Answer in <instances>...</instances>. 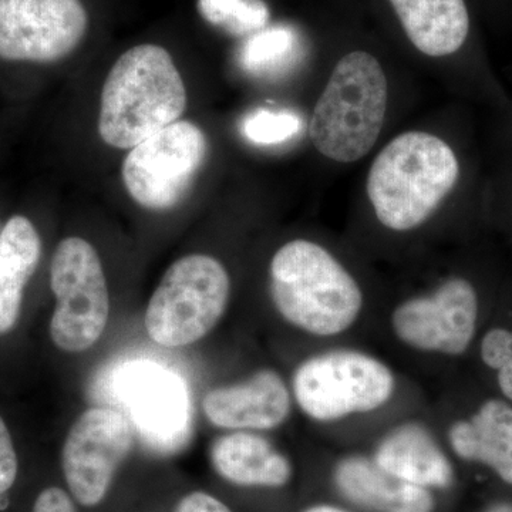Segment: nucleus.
Masks as SVG:
<instances>
[{"mask_svg": "<svg viewBox=\"0 0 512 512\" xmlns=\"http://www.w3.org/2000/svg\"><path fill=\"white\" fill-rule=\"evenodd\" d=\"M460 173V161L447 141L427 131H406L370 165L367 200L384 228L413 231L450 197Z\"/></svg>", "mask_w": 512, "mask_h": 512, "instance_id": "1", "label": "nucleus"}, {"mask_svg": "<svg viewBox=\"0 0 512 512\" xmlns=\"http://www.w3.org/2000/svg\"><path fill=\"white\" fill-rule=\"evenodd\" d=\"M187 90L173 57L157 45L131 47L111 67L101 92L99 134L126 150L180 120Z\"/></svg>", "mask_w": 512, "mask_h": 512, "instance_id": "2", "label": "nucleus"}, {"mask_svg": "<svg viewBox=\"0 0 512 512\" xmlns=\"http://www.w3.org/2000/svg\"><path fill=\"white\" fill-rule=\"evenodd\" d=\"M269 291L285 320L316 336L345 332L363 306L362 289L348 269L308 239L278 249L269 265Z\"/></svg>", "mask_w": 512, "mask_h": 512, "instance_id": "3", "label": "nucleus"}, {"mask_svg": "<svg viewBox=\"0 0 512 512\" xmlns=\"http://www.w3.org/2000/svg\"><path fill=\"white\" fill-rule=\"evenodd\" d=\"M387 106L389 83L382 63L365 50L340 57L313 107V147L335 163L362 160L382 134Z\"/></svg>", "mask_w": 512, "mask_h": 512, "instance_id": "4", "label": "nucleus"}, {"mask_svg": "<svg viewBox=\"0 0 512 512\" xmlns=\"http://www.w3.org/2000/svg\"><path fill=\"white\" fill-rule=\"evenodd\" d=\"M229 292L231 281L218 259L201 254L178 259L148 302V336L164 348L198 342L220 322Z\"/></svg>", "mask_w": 512, "mask_h": 512, "instance_id": "5", "label": "nucleus"}, {"mask_svg": "<svg viewBox=\"0 0 512 512\" xmlns=\"http://www.w3.org/2000/svg\"><path fill=\"white\" fill-rule=\"evenodd\" d=\"M56 308L50 320L53 343L69 353L96 345L110 316V296L96 249L83 238L63 239L50 266Z\"/></svg>", "mask_w": 512, "mask_h": 512, "instance_id": "6", "label": "nucleus"}, {"mask_svg": "<svg viewBox=\"0 0 512 512\" xmlns=\"http://www.w3.org/2000/svg\"><path fill=\"white\" fill-rule=\"evenodd\" d=\"M393 390L389 367L355 350L313 356L293 375L296 403L306 416L318 421L372 412L389 402Z\"/></svg>", "mask_w": 512, "mask_h": 512, "instance_id": "7", "label": "nucleus"}, {"mask_svg": "<svg viewBox=\"0 0 512 512\" xmlns=\"http://www.w3.org/2000/svg\"><path fill=\"white\" fill-rule=\"evenodd\" d=\"M207 153L204 131L191 121H175L131 148L121 170L123 183L141 207L171 210L190 192Z\"/></svg>", "mask_w": 512, "mask_h": 512, "instance_id": "8", "label": "nucleus"}, {"mask_svg": "<svg viewBox=\"0 0 512 512\" xmlns=\"http://www.w3.org/2000/svg\"><path fill=\"white\" fill-rule=\"evenodd\" d=\"M133 446L134 429L123 413L107 407L86 410L62 451L64 478L76 501L84 507L101 503Z\"/></svg>", "mask_w": 512, "mask_h": 512, "instance_id": "9", "label": "nucleus"}, {"mask_svg": "<svg viewBox=\"0 0 512 512\" xmlns=\"http://www.w3.org/2000/svg\"><path fill=\"white\" fill-rule=\"evenodd\" d=\"M87 25L80 0H0V59L57 62L82 43Z\"/></svg>", "mask_w": 512, "mask_h": 512, "instance_id": "10", "label": "nucleus"}, {"mask_svg": "<svg viewBox=\"0 0 512 512\" xmlns=\"http://www.w3.org/2000/svg\"><path fill=\"white\" fill-rule=\"evenodd\" d=\"M478 298L463 278L443 282L431 295L397 306L392 323L397 338L414 349L461 355L476 333Z\"/></svg>", "mask_w": 512, "mask_h": 512, "instance_id": "11", "label": "nucleus"}, {"mask_svg": "<svg viewBox=\"0 0 512 512\" xmlns=\"http://www.w3.org/2000/svg\"><path fill=\"white\" fill-rule=\"evenodd\" d=\"M202 409L221 429L271 430L288 419L291 396L282 377L264 369L245 382L211 390L202 400Z\"/></svg>", "mask_w": 512, "mask_h": 512, "instance_id": "12", "label": "nucleus"}, {"mask_svg": "<svg viewBox=\"0 0 512 512\" xmlns=\"http://www.w3.org/2000/svg\"><path fill=\"white\" fill-rule=\"evenodd\" d=\"M123 394L151 446L161 450L180 446L187 397L177 377L154 366L134 367L124 377Z\"/></svg>", "mask_w": 512, "mask_h": 512, "instance_id": "13", "label": "nucleus"}, {"mask_svg": "<svg viewBox=\"0 0 512 512\" xmlns=\"http://www.w3.org/2000/svg\"><path fill=\"white\" fill-rule=\"evenodd\" d=\"M335 480L346 498L373 511H433V498L427 488L407 483L367 458L343 460L336 468Z\"/></svg>", "mask_w": 512, "mask_h": 512, "instance_id": "14", "label": "nucleus"}, {"mask_svg": "<svg viewBox=\"0 0 512 512\" xmlns=\"http://www.w3.org/2000/svg\"><path fill=\"white\" fill-rule=\"evenodd\" d=\"M412 45L423 55L457 53L470 33L466 0H389Z\"/></svg>", "mask_w": 512, "mask_h": 512, "instance_id": "15", "label": "nucleus"}, {"mask_svg": "<svg viewBox=\"0 0 512 512\" xmlns=\"http://www.w3.org/2000/svg\"><path fill=\"white\" fill-rule=\"evenodd\" d=\"M211 461L222 478L245 487H281L292 476L288 458L278 453L265 437L247 430L215 440Z\"/></svg>", "mask_w": 512, "mask_h": 512, "instance_id": "16", "label": "nucleus"}, {"mask_svg": "<svg viewBox=\"0 0 512 512\" xmlns=\"http://www.w3.org/2000/svg\"><path fill=\"white\" fill-rule=\"evenodd\" d=\"M375 461L393 476L419 487L443 488L453 483L450 461L420 424L393 430L377 448Z\"/></svg>", "mask_w": 512, "mask_h": 512, "instance_id": "17", "label": "nucleus"}, {"mask_svg": "<svg viewBox=\"0 0 512 512\" xmlns=\"http://www.w3.org/2000/svg\"><path fill=\"white\" fill-rule=\"evenodd\" d=\"M453 450L464 460L480 461L512 484V407L488 400L470 420L450 430Z\"/></svg>", "mask_w": 512, "mask_h": 512, "instance_id": "18", "label": "nucleus"}, {"mask_svg": "<svg viewBox=\"0 0 512 512\" xmlns=\"http://www.w3.org/2000/svg\"><path fill=\"white\" fill-rule=\"evenodd\" d=\"M42 241L35 225L22 217L10 218L0 232V335L15 328L23 291L35 274Z\"/></svg>", "mask_w": 512, "mask_h": 512, "instance_id": "19", "label": "nucleus"}, {"mask_svg": "<svg viewBox=\"0 0 512 512\" xmlns=\"http://www.w3.org/2000/svg\"><path fill=\"white\" fill-rule=\"evenodd\" d=\"M302 40L291 26L276 25L248 36L238 53L248 73L271 76L285 72L301 55Z\"/></svg>", "mask_w": 512, "mask_h": 512, "instance_id": "20", "label": "nucleus"}, {"mask_svg": "<svg viewBox=\"0 0 512 512\" xmlns=\"http://www.w3.org/2000/svg\"><path fill=\"white\" fill-rule=\"evenodd\" d=\"M198 12L210 25L235 37L254 35L271 18L264 0H198Z\"/></svg>", "mask_w": 512, "mask_h": 512, "instance_id": "21", "label": "nucleus"}, {"mask_svg": "<svg viewBox=\"0 0 512 512\" xmlns=\"http://www.w3.org/2000/svg\"><path fill=\"white\" fill-rule=\"evenodd\" d=\"M302 121L292 111L256 110L242 121V134L256 146H278L298 136Z\"/></svg>", "mask_w": 512, "mask_h": 512, "instance_id": "22", "label": "nucleus"}, {"mask_svg": "<svg viewBox=\"0 0 512 512\" xmlns=\"http://www.w3.org/2000/svg\"><path fill=\"white\" fill-rule=\"evenodd\" d=\"M481 357L485 365L497 370L501 392L512 400V332L490 330L481 343Z\"/></svg>", "mask_w": 512, "mask_h": 512, "instance_id": "23", "label": "nucleus"}, {"mask_svg": "<svg viewBox=\"0 0 512 512\" xmlns=\"http://www.w3.org/2000/svg\"><path fill=\"white\" fill-rule=\"evenodd\" d=\"M18 476V456L5 421L0 417V494L6 493Z\"/></svg>", "mask_w": 512, "mask_h": 512, "instance_id": "24", "label": "nucleus"}, {"mask_svg": "<svg viewBox=\"0 0 512 512\" xmlns=\"http://www.w3.org/2000/svg\"><path fill=\"white\" fill-rule=\"evenodd\" d=\"M33 512H77L72 498L60 488L52 487L37 497Z\"/></svg>", "mask_w": 512, "mask_h": 512, "instance_id": "25", "label": "nucleus"}, {"mask_svg": "<svg viewBox=\"0 0 512 512\" xmlns=\"http://www.w3.org/2000/svg\"><path fill=\"white\" fill-rule=\"evenodd\" d=\"M175 512H231V510L218 498L197 491V493L185 495L178 503Z\"/></svg>", "mask_w": 512, "mask_h": 512, "instance_id": "26", "label": "nucleus"}, {"mask_svg": "<svg viewBox=\"0 0 512 512\" xmlns=\"http://www.w3.org/2000/svg\"><path fill=\"white\" fill-rule=\"evenodd\" d=\"M305 512H348L340 510V508L330 507V505H318V507L309 508Z\"/></svg>", "mask_w": 512, "mask_h": 512, "instance_id": "27", "label": "nucleus"}, {"mask_svg": "<svg viewBox=\"0 0 512 512\" xmlns=\"http://www.w3.org/2000/svg\"><path fill=\"white\" fill-rule=\"evenodd\" d=\"M485 512H512V505L510 504H498L491 507L490 510Z\"/></svg>", "mask_w": 512, "mask_h": 512, "instance_id": "28", "label": "nucleus"}, {"mask_svg": "<svg viewBox=\"0 0 512 512\" xmlns=\"http://www.w3.org/2000/svg\"><path fill=\"white\" fill-rule=\"evenodd\" d=\"M0 232H2V227H0Z\"/></svg>", "mask_w": 512, "mask_h": 512, "instance_id": "29", "label": "nucleus"}]
</instances>
